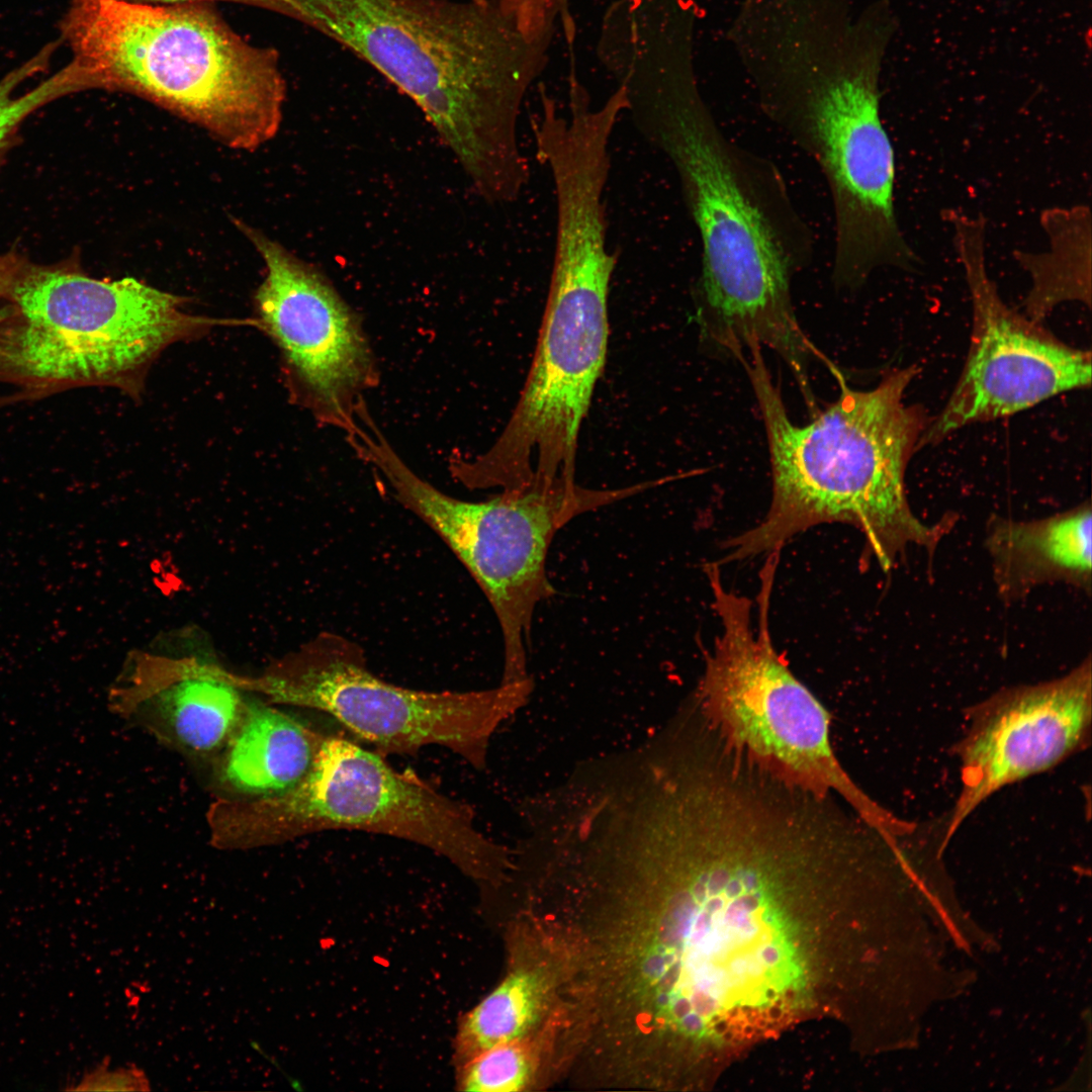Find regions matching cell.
I'll return each instance as SVG.
<instances>
[{
	"label": "cell",
	"mask_w": 1092,
	"mask_h": 1092,
	"mask_svg": "<svg viewBox=\"0 0 1092 1092\" xmlns=\"http://www.w3.org/2000/svg\"><path fill=\"white\" fill-rule=\"evenodd\" d=\"M0 382L34 399L84 386L136 393L169 345L236 321L187 312L185 299L134 278H94L67 259L39 264L0 255Z\"/></svg>",
	"instance_id": "cell-7"
},
{
	"label": "cell",
	"mask_w": 1092,
	"mask_h": 1092,
	"mask_svg": "<svg viewBox=\"0 0 1092 1092\" xmlns=\"http://www.w3.org/2000/svg\"><path fill=\"white\" fill-rule=\"evenodd\" d=\"M11 311L8 301L0 295V329L9 316Z\"/></svg>",
	"instance_id": "cell-24"
},
{
	"label": "cell",
	"mask_w": 1092,
	"mask_h": 1092,
	"mask_svg": "<svg viewBox=\"0 0 1092 1092\" xmlns=\"http://www.w3.org/2000/svg\"><path fill=\"white\" fill-rule=\"evenodd\" d=\"M555 948V947H554ZM555 949L552 961L515 963L507 977L458 1020L453 1039L455 1069L495 1045L514 1041H544L555 1027L552 1019L558 988L566 974Z\"/></svg>",
	"instance_id": "cell-18"
},
{
	"label": "cell",
	"mask_w": 1092,
	"mask_h": 1092,
	"mask_svg": "<svg viewBox=\"0 0 1092 1092\" xmlns=\"http://www.w3.org/2000/svg\"><path fill=\"white\" fill-rule=\"evenodd\" d=\"M748 355L743 366L766 432L772 498L759 524L726 543L723 562L771 553L806 529L836 522L861 532L884 571L911 545L932 555L949 524L921 522L905 486L907 464L928 425L920 405L904 402L917 367L891 370L870 390H854L839 378V397L810 424L797 426L761 347Z\"/></svg>",
	"instance_id": "cell-5"
},
{
	"label": "cell",
	"mask_w": 1092,
	"mask_h": 1092,
	"mask_svg": "<svg viewBox=\"0 0 1092 1092\" xmlns=\"http://www.w3.org/2000/svg\"><path fill=\"white\" fill-rule=\"evenodd\" d=\"M324 738L271 703L248 700L240 724L219 752V782L238 799L281 793L304 776Z\"/></svg>",
	"instance_id": "cell-17"
},
{
	"label": "cell",
	"mask_w": 1092,
	"mask_h": 1092,
	"mask_svg": "<svg viewBox=\"0 0 1092 1092\" xmlns=\"http://www.w3.org/2000/svg\"><path fill=\"white\" fill-rule=\"evenodd\" d=\"M547 1042L495 1045L456 1068V1088L474 1092L524 1090L535 1084Z\"/></svg>",
	"instance_id": "cell-21"
},
{
	"label": "cell",
	"mask_w": 1092,
	"mask_h": 1092,
	"mask_svg": "<svg viewBox=\"0 0 1092 1092\" xmlns=\"http://www.w3.org/2000/svg\"><path fill=\"white\" fill-rule=\"evenodd\" d=\"M355 451L382 475L396 499L443 539L484 593L504 639L502 684L530 676L525 640L536 607L555 594L546 573L555 534L575 517L640 491L638 484L590 489L576 481L532 482L470 502L418 475L379 429L365 433Z\"/></svg>",
	"instance_id": "cell-10"
},
{
	"label": "cell",
	"mask_w": 1092,
	"mask_h": 1092,
	"mask_svg": "<svg viewBox=\"0 0 1092 1092\" xmlns=\"http://www.w3.org/2000/svg\"><path fill=\"white\" fill-rule=\"evenodd\" d=\"M126 1L144 2V3H156V4H172V3H183V2H211L212 3L214 1H224V2L229 1V2H236V3L247 4V5L263 8V9H266V10L281 14L283 16L289 17L291 19H293V16H294V5H293L292 0H126Z\"/></svg>",
	"instance_id": "cell-23"
},
{
	"label": "cell",
	"mask_w": 1092,
	"mask_h": 1092,
	"mask_svg": "<svg viewBox=\"0 0 1092 1092\" xmlns=\"http://www.w3.org/2000/svg\"><path fill=\"white\" fill-rule=\"evenodd\" d=\"M254 687L271 704L331 715L381 754H415L440 745L483 770L494 731L528 704L534 680L470 692L413 690L378 677L357 643L324 631Z\"/></svg>",
	"instance_id": "cell-11"
},
{
	"label": "cell",
	"mask_w": 1092,
	"mask_h": 1092,
	"mask_svg": "<svg viewBox=\"0 0 1092 1092\" xmlns=\"http://www.w3.org/2000/svg\"><path fill=\"white\" fill-rule=\"evenodd\" d=\"M792 877L777 835L755 822L699 819L645 866L615 938L623 999L640 1034L731 1032L782 1007L791 954L771 910Z\"/></svg>",
	"instance_id": "cell-2"
},
{
	"label": "cell",
	"mask_w": 1092,
	"mask_h": 1092,
	"mask_svg": "<svg viewBox=\"0 0 1092 1092\" xmlns=\"http://www.w3.org/2000/svg\"><path fill=\"white\" fill-rule=\"evenodd\" d=\"M966 714L968 729L952 748L962 789L947 814L945 845L991 795L1089 746L1091 658L1061 677L1001 689Z\"/></svg>",
	"instance_id": "cell-14"
},
{
	"label": "cell",
	"mask_w": 1092,
	"mask_h": 1092,
	"mask_svg": "<svg viewBox=\"0 0 1092 1092\" xmlns=\"http://www.w3.org/2000/svg\"><path fill=\"white\" fill-rule=\"evenodd\" d=\"M897 23L890 3L742 0L727 39L763 113L820 168L834 216L832 282L854 290L878 269L920 259L894 204L895 153L880 76Z\"/></svg>",
	"instance_id": "cell-3"
},
{
	"label": "cell",
	"mask_w": 1092,
	"mask_h": 1092,
	"mask_svg": "<svg viewBox=\"0 0 1092 1092\" xmlns=\"http://www.w3.org/2000/svg\"><path fill=\"white\" fill-rule=\"evenodd\" d=\"M694 40L680 27L642 29L618 46L607 70L636 130L673 167L697 228L704 336L739 361L759 345L793 363L810 344L791 285L812 259V232L777 166L718 125L699 88Z\"/></svg>",
	"instance_id": "cell-1"
},
{
	"label": "cell",
	"mask_w": 1092,
	"mask_h": 1092,
	"mask_svg": "<svg viewBox=\"0 0 1092 1092\" xmlns=\"http://www.w3.org/2000/svg\"><path fill=\"white\" fill-rule=\"evenodd\" d=\"M1039 220L1049 250H1016L1013 257L1031 279L1023 302L1026 316L1040 324L1063 302L1091 306L1092 217L1088 205L1077 204L1045 208Z\"/></svg>",
	"instance_id": "cell-19"
},
{
	"label": "cell",
	"mask_w": 1092,
	"mask_h": 1092,
	"mask_svg": "<svg viewBox=\"0 0 1092 1092\" xmlns=\"http://www.w3.org/2000/svg\"><path fill=\"white\" fill-rule=\"evenodd\" d=\"M299 21L344 46L412 99L485 202L530 181L519 139L526 93L556 28L525 29L499 0H292Z\"/></svg>",
	"instance_id": "cell-4"
},
{
	"label": "cell",
	"mask_w": 1092,
	"mask_h": 1092,
	"mask_svg": "<svg viewBox=\"0 0 1092 1092\" xmlns=\"http://www.w3.org/2000/svg\"><path fill=\"white\" fill-rule=\"evenodd\" d=\"M776 568L766 561L761 571L754 626L750 600L724 586L717 563L705 566L721 631L690 697L737 756L791 787L839 797L885 837L901 835L909 821L880 806L844 770L829 740L828 712L772 645L768 607Z\"/></svg>",
	"instance_id": "cell-8"
},
{
	"label": "cell",
	"mask_w": 1092,
	"mask_h": 1092,
	"mask_svg": "<svg viewBox=\"0 0 1092 1092\" xmlns=\"http://www.w3.org/2000/svg\"><path fill=\"white\" fill-rule=\"evenodd\" d=\"M244 689L216 666L160 659L138 666L114 704L171 745L204 756L219 753L240 724Z\"/></svg>",
	"instance_id": "cell-15"
},
{
	"label": "cell",
	"mask_w": 1092,
	"mask_h": 1092,
	"mask_svg": "<svg viewBox=\"0 0 1092 1092\" xmlns=\"http://www.w3.org/2000/svg\"><path fill=\"white\" fill-rule=\"evenodd\" d=\"M1091 528L1089 502L1033 521L992 518L985 542L1002 600L1012 603L1038 585L1054 582L1090 594Z\"/></svg>",
	"instance_id": "cell-16"
},
{
	"label": "cell",
	"mask_w": 1092,
	"mask_h": 1092,
	"mask_svg": "<svg viewBox=\"0 0 1092 1092\" xmlns=\"http://www.w3.org/2000/svg\"><path fill=\"white\" fill-rule=\"evenodd\" d=\"M211 843L247 849L334 829L384 834L427 847L462 874L498 888L514 866L513 849L486 837L471 808L381 753L325 736L304 776L276 795L220 799L208 813Z\"/></svg>",
	"instance_id": "cell-9"
},
{
	"label": "cell",
	"mask_w": 1092,
	"mask_h": 1092,
	"mask_svg": "<svg viewBox=\"0 0 1092 1092\" xmlns=\"http://www.w3.org/2000/svg\"><path fill=\"white\" fill-rule=\"evenodd\" d=\"M973 307L968 357L940 414L916 451L954 431L1004 418L1059 393L1089 387L1091 353L1066 345L1001 298L986 263V218L946 210Z\"/></svg>",
	"instance_id": "cell-12"
},
{
	"label": "cell",
	"mask_w": 1092,
	"mask_h": 1092,
	"mask_svg": "<svg viewBox=\"0 0 1092 1092\" xmlns=\"http://www.w3.org/2000/svg\"><path fill=\"white\" fill-rule=\"evenodd\" d=\"M265 264L259 327L280 350L292 395L316 421L350 433L379 373L357 313L329 278L277 241L234 219Z\"/></svg>",
	"instance_id": "cell-13"
},
{
	"label": "cell",
	"mask_w": 1092,
	"mask_h": 1092,
	"mask_svg": "<svg viewBox=\"0 0 1092 1092\" xmlns=\"http://www.w3.org/2000/svg\"><path fill=\"white\" fill-rule=\"evenodd\" d=\"M60 29L84 91L136 95L236 150L253 151L280 127L277 51L245 39L211 2L73 0Z\"/></svg>",
	"instance_id": "cell-6"
},
{
	"label": "cell",
	"mask_w": 1092,
	"mask_h": 1092,
	"mask_svg": "<svg viewBox=\"0 0 1092 1092\" xmlns=\"http://www.w3.org/2000/svg\"><path fill=\"white\" fill-rule=\"evenodd\" d=\"M73 1091H150V1081L146 1073L135 1067L109 1069L108 1060L103 1061L93 1070L84 1074Z\"/></svg>",
	"instance_id": "cell-22"
},
{
	"label": "cell",
	"mask_w": 1092,
	"mask_h": 1092,
	"mask_svg": "<svg viewBox=\"0 0 1092 1092\" xmlns=\"http://www.w3.org/2000/svg\"><path fill=\"white\" fill-rule=\"evenodd\" d=\"M57 47L48 43L34 57L0 80V163L15 144L24 120L39 108L79 91L71 67L67 65L31 90L16 94L27 79L47 69Z\"/></svg>",
	"instance_id": "cell-20"
}]
</instances>
